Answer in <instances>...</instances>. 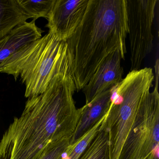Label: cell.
Here are the masks:
<instances>
[{"label": "cell", "instance_id": "obj_1", "mask_svg": "<svg viewBox=\"0 0 159 159\" xmlns=\"http://www.w3.org/2000/svg\"><path fill=\"white\" fill-rule=\"evenodd\" d=\"M70 65L56 75L42 93L28 98L0 141V159H38L48 144L71 138L80 117Z\"/></svg>", "mask_w": 159, "mask_h": 159}, {"label": "cell", "instance_id": "obj_2", "mask_svg": "<svg viewBox=\"0 0 159 159\" xmlns=\"http://www.w3.org/2000/svg\"><path fill=\"white\" fill-rule=\"evenodd\" d=\"M126 0H89L82 21L66 41L76 91L82 90L103 60L120 51L126 53Z\"/></svg>", "mask_w": 159, "mask_h": 159}, {"label": "cell", "instance_id": "obj_3", "mask_svg": "<svg viewBox=\"0 0 159 159\" xmlns=\"http://www.w3.org/2000/svg\"><path fill=\"white\" fill-rule=\"evenodd\" d=\"M69 64L66 41L49 32L12 55L0 65V72L20 77L25 97L39 95Z\"/></svg>", "mask_w": 159, "mask_h": 159}, {"label": "cell", "instance_id": "obj_4", "mask_svg": "<svg viewBox=\"0 0 159 159\" xmlns=\"http://www.w3.org/2000/svg\"><path fill=\"white\" fill-rule=\"evenodd\" d=\"M152 69L133 70L111 88V104L105 120L109 139L110 159H118L144 99L151 92Z\"/></svg>", "mask_w": 159, "mask_h": 159}, {"label": "cell", "instance_id": "obj_5", "mask_svg": "<svg viewBox=\"0 0 159 159\" xmlns=\"http://www.w3.org/2000/svg\"><path fill=\"white\" fill-rule=\"evenodd\" d=\"M159 94L158 82L143 100L118 159H147L159 153Z\"/></svg>", "mask_w": 159, "mask_h": 159}, {"label": "cell", "instance_id": "obj_6", "mask_svg": "<svg viewBox=\"0 0 159 159\" xmlns=\"http://www.w3.org/2000/svg\"><path fill=\"white\" fill-rule=\"evenodd\" d=\"M158 0H126L130 41V70L140 69L153 48L152 28Z\"/></svg>", "mask_w": 159, "mask_h": 159}, {"label": "cell", "instance_id": "obj_7", "mask_svg": "<svg viewBox=\"0 0 159 159\" xmlns=\"http://www.w3.org/2000/svg\"><path fill=\"white\" fill-rule=\"evenodd\" d=\"M89 0H55L45 27L59 40L66 41L83 19Z\"/></svg>", "mask_w": 159, "mask_h": 159}, {"label": "cell", "instance_id": "obj_8", "mask_svg": "<svg viewBox=\"0 0 159 159\" xmlns=\"http://www.w3.org/2000/svg\"><path fill=\"white\" fill-rule=\"evenodd\" d=\"M122 59L120 51L109 55L99 65L89 82L82 89L85 104L91 102L99 94L111 89L123 80Z\"/></svg>", "mask_w": 159, "mask_h": 159}, {"label": "cell", "instance_id": "obj_9", "mask_svg": "<svg viewBox=\"0 0 159 159\" xmlns=\"http://www.w3.org/2000/svg\"><path fill=\"white\" fill-rule=\"evenodd\" d=\"M111 88L97 96L81 108L80 117L71 136L70 146L77 143L107 114L111 104Z\"/></svg>", "mask_w": 159, "mask_h": 159}, {"label": "cell", "instance_id": "obj_10", "mask_svg": "<svg viewBox=\"0 0 159 159\" xmlns=\"http://www.w3.org/2000/svg\"><path fill=\"white\" fill-rule=\"evenodd\" d=\"M35 21L19 25L0 39V65L21 48L42 37L43 31L36 25Z\"/></svg>", "mask_w": 159, "mask_h": 159}, {"label": "cell", "instance_id": "obj_11", "mask_svg": "<svg viewBox=\"0 0 159 159\" xmlns=\"http://www.w3.org/2000/svg\"><path fill=\"white\" fill-rule=\"evenodd\" d=\"M29 18L17 0L0 1V39Z\"/></svg>", "mask_w": 159, "mask_h": 159}, {"label": "cell", "instance_id": "obj_12", "mask_svg": "<svg viewBox=\"0 0 159 159\" xmlns=\"http://www.w3.org/2000/svg\"><path fill=\"white\" fill-rule=\"evenodd\" d=\"M105 120L97 134L78 159H110L109 134Z\"/></svg>", "mask_w": 159, "mask_h": 159}, {"label": "cell", "instance_id": "obj_13", "mask_svg": "<svg viewBox=\"0 0 159 159\" xmlns=\"http://www.w3.org/2000/svg\"><path fill=\"white\" fill-rule=\"evenodd\" d=\"M17 2L26 13L36 21L40 17L47 18L55 0H17Z\"/></svg>", "mask_w": 159, "mask_h": 159}, {"label": "cell", "instance_id": "obj_14", "mask_svg": "<svg viewBox=\"0 0 159 159\" xmlns=\"http://www.w3.org/2000/svg\"><path fill=\"white\" fill-rule=\"evenodd\" d=\"M71 138L59 139L48 144L38 159H61L70 146Z\"/></svg>", "mask_w": 159, "mask_h": 159}, {"label": "cell", "instance_id": "obj_15", "mask_svg": "<svg viewBox=\"0 0 159 159\" xmlns=\"http://www.w3.org/2000/svg\"><path fill=\"white\" fill-rule=\"evenodd\" d=\"M158 155H159V153L154 152V153L151 154V155L147 158V159H159Z\"/></svg>", "mask_w": 159, "mask_h": 159}]
</instances>
